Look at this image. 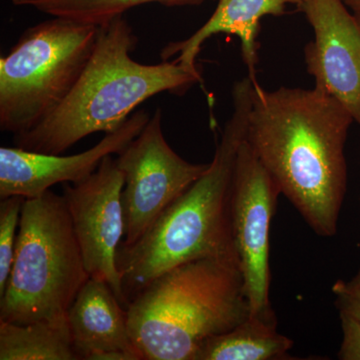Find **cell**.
<instances>
[{
  "label": "cell",
  "mask_w": 360,
  "mask_h": 360,
  "mask_svg": "<svg viewBox=\"0 0 360 360\" xmlns=\"http://www.w3.org/2000/svg\"><path fill=\"white\" fill-rule=\"evenodd\" d=\"M304 0H219L214 13L200 30L188 39L170 42L161 51V58L175 61L193 72L198 70V54L210 37L225 33L240 40L241 53L248 70V77L255 78L258 61L257 35L260 21L267 15L281 16L286 8H298Z\"/></svg>",
  "instance_id": "13"
},
{
  "label": "cell",
  "mask_w": 360,
  "mask_h": 360,
  "mask_svg": "<svg viewBox=\"0 0 360 360\" xmlns=\"http://www.w3.org/2000/svg\"><path fill=\"white\" fill-rule=\"evenodd\" d=\"M123 184L115 158L106 156L89 179L65 184L63 198L89 276L106 281L127 309L116 265L118 248L124 238Z\"/></svg>",
  "instance_id": "9"
},
{
  "label": "cell",
  "mask_w": 360,
  "mask_h": 360,
  "mask_svg": "<svg viewBox=\"0 0 360 360\" xmlns=\"http://www.w3.org/2000/svg\"><path fill=\"white\" fill-rule=\"evenodd\" d=\"M340 314L348 315L360 323V270L350 281H338L333 286Z\"/></svg>",
  "instance_id": "18"
},
{
  "label": "cell",
  "mask_w": 360,
  "mask_h": 360,
  "mask_svg": "<svg viewBox=\"0 0 360 360\" xmlns=\"http://www.w3.org/2000/svg\"><path fill=\"white\" fill-rule=\"evenodd\" d=\"M150 115L132 113L120 129L75 155H46L13 146L0 148V198H37L58 184H77L96 172L106 156L118 155L141 134Z\"/></svg>",
  "instance_id": "11"
},
{
  "label": "cell",
  "mask_w": 360,
  "mask_h": 360,
  "mask_svg": "<svg viewBox=\"0 0 360 360\" xmlns=\"http://www.w3.org/2000/svg\"><path fill=\"white\" fill-rule=\"evenodd\" d=\"M0 360H80L68 317L18 324L0 322Z\"/></svg>",
  "instance_id": "15"
},
{
  "label": "cell",
  "mask_w": 360,
  "mask_h": 360,
  "mask_svg": "<svg viewBox=\"0 0 360 360\" xmlns=\"http://www.w3.org/2000/svg\"><path fill=\"white\" fill-rule=\"evenodd\" d=\"M314 30L304 47L314 87L343 106L360 124V18L343 0H304L298 7Z\"/></svg>",
  "instance_id": "10"
},
{
  "label": "cell",
  "mask_w": 360,
  "mask_h": 360,
  "mask_svg": "<svg viewBox=\"0 0 360 360\" xmlns=\"http://www.w3.org/2000/svg\"><path fill=\"white\" fill-rule=\"evenodd\" d=\"M18 227L13 269L0 296V322L65 319L90 276L63 195L49 189L26 198Z\"/></svg>",
  "instance_id": "5"
},
{
  "label": "cell",
  "mask_w": 360,
  "mask_h": 360,
  "mask_svg": "<svg viewBox=\"0 0 360 360\" xmlns=\"http://www.w3.org/2000/svg\"><path fill=\"white\" fill-rule=\"evenodd\" d=\"M115 158L124 179L122 200L124 238L135 245L162 212L205 174L210 163L188 162L170 148L158 110L141 134Z\"/></svg>",
  "instance_id": "7"
},
{
  "label": "cell",
  "mask_w": 360,
  "mask_h": 360,
  "mask_svg": "<svg viewBox=\"0 0 360 360\" xmlns=\"http://www.w3.org/2000/svg\"><path fill=\"white\" fill-rule=\"evenodd\" d=\"M26 198L11 195L0 203V296L6 290L15 255L16 229L20 226L21 212Z\"/></svg>",
  "instance_id": "17"
},
{
  "label": "cell",
  "mask_w": 360,
  "mask_h": 360,
  "mask_svg": "<svg viewBox=\"0 0 360 360\" xmlns=\"http://www.w3.org/2000/svg\"><path fill=\"white\" fill-rule=\"evenodd\" d=\"M136 42L123 15L98 25L91 56L68 96L34 129L13 135L14 146L61 155L90 134L120 129L150 97L162 92L181 94L202 82L200 73L175 60L137 63L131 56Z\"/></svg>",
  "instance_id": "3"
},
{
  "label": "cell",
  "mask_w": 360,
  "mask_h": 360,
  "mask_svg": "<svg viewBox=\"0 0 360 360\" xmlns=\"http://www.w3.org/2000/svg\"><path fill=\"white\" fill-rule=\"evenodd\" d=\"M206 0H13L16 6L30 7L54 18L101 25L129 9L158 2L167 6H194Z\"/></svg>",
  "instance_id": "16"
},
{
  "label": "cell",
  "mask_w": 360,
  "mask_h": 360,
  "mask_svg": "<svg viewBox=\"0 0 360 360\" xmlns=\"http://www.w3.org/2000/svg\"><path fill=\"white\" fill-rule=\"evenodd\" d=\"M342 341L338 359L360 360V323L352 317L340 314Z\"/></svg>",
  "instance_id": "19"
},
{
  "label": "cell",
  "mask_w": 360,
  "mask_h": 360,
  "mask_svg": "<svg viewBox=\"0 0 360 360\" xmlns=\"http://www.w3.org/2000/svg\"><path fill=\"white\" fill-rule=\"evenodd\" d=\"M354 118L314 87L253 82L245 141L310 229L335 236L347 187L345 143Z\"/></svg>",
  "instance_id": "1"
},
{
  "label": "cell",
  "mask_w": 360,
  "mask_h": 360,
  "mask_svg": "<svg viewBox=\"0 0 360 360\" xmlns=\"http://www.w3.org/2000/svg\"><path fill=\"white\" fill-rule=\"evenodd\" d=\"M281 194L250 144L243 141L232 179V236L250 315L264 319H276L269 300L270 227Z\"/></svg>",
  "instance_id": "8"
},
{
  "label": "cell",
  "mask_w": 360,
  "mask_h": 360,
  "mask_svg": "<svg viewBox=\"0 0 360 360\" xmlns=\"http://www.w3.org/2000/svg\"><path fill=\"white\" fill-rule=\"evenodd\" d=\"M352 13L360 18V0H343Z\"/></svg>",
  "instance_id": "20"
},
{
  "label": "cell",
  "mask_w": 360,
  "mask_h": 360,
  "mask_svg": "<svg viewBox=\"0 0 360 360\" xmlns=\"http://www.w3.org/2000/svg\"><path fill=\"white\" fill-rule=\"evenodd\" d=\"M143 360H193L201 345L250 315L238 260L201 258L168 270L127 307Z\"/></svg>",
  "instance_id": "4"
},
{
  "label": "cell",
  "mask_w": 360,
  "mask_h": 360,
  "mask_svg": "<svg viewBox=\"0 0 360 360\" xmlns=\"http://www.w3.org/2000/svg\"><path fill=\"white\" fill-rule=\"evenodd\" d=\"M98 25L54 18L27 28L0 58V129H34L63 103L86 65Z\"/></svg>",
  "instance_id": "6"
},
{
  "label": "cell",
  "mask_w": 360,
  "mask_h": 360,
  "mask_svg": "<svg viewBox=\"0 0 360 360\" xmlns=\"http://www.w3.org/2000/svg\"><path fill=\"white\" fill-rule=\"evenodd\" d=\"M68 319L79 359L143 360L130 336L127 309L103 279L89 277Z\"/></svg>",
  "instance_id": "12"
},
{
  "label": "cell",
  "mask_w": 360,
  "mask_h": 360,
  "mask_svg": "<svg viewBox=\"0 0 360 360\" xmlns=\"http://www.w3.org/2000/svg\"><path fill=\"white\" fill-rule=\"evenodd\" d=\"M276 319L250 315L236 328L201 345L193 360L286 359L293 341L277 331Z\"/></svg>",
  "instance_id": "14"
},
{
  "label": "cell",
  "mask_w": 360,
  "mask_h": 360,
  "mask_svg": "<svg viewBox=\"0 0 360 360\" xmlns=\"http://www.w3.org/2000/svg\"><path fill=\"white\" fill-rule=\"evenodd\" d=\"M253 79L232 89L233 111L205 174L174 200L135 245L120 246L116 265L127 304L161 274L201 258L238 260L231 225V186L245 141Z\"/></svg>",
  "instance_id": "2"
}]
</instances>
